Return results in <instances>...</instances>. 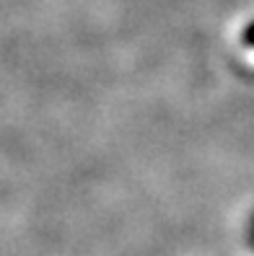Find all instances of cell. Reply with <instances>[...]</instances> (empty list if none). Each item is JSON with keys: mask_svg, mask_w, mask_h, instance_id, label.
Here are the masks:
<instances>
[{"mask_svg": "<svg viewBox=\"0 0 254 256\" xmlns=\"http://www.w3.org/2000/svg\"><path fill=\"white\" fill-rule=\"evenodd\" d=\"M249 244H251V248H254V236H251V238H249Z\"/></svg>", "mask_w": 254, "mask_h": 256, "instance_id": "cell-2", "label": "cell"}, {"mask_svg": "<svg viewBox=\"0 0 254 256\" xmlns=\"http://www.w3.org/2000/svg\"><path fill=\"white\" fill-rule=\"evenodd\" d=\"M251 225H254V215H251Z\"/></svg>", "mask_w": 254, "mask_h": 256, "instance_id": "cell-3", "label": "cell"}, {"mask_svg": "<svg viewBox=\"0 0 254 256\" xmlns=\"http://www.w3.org/2000/svg\"><path fill=\"white\" fill-rule=\"evenodd\" d=\"M244 44H246V47H254V24H249L244 28Z\"/></svg>", "mask_w": 254, "mask_h": 256, "instance_id": "cell-1", "label": "cell"}]
</instances>
